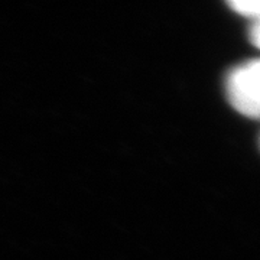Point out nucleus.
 I'll return each mask as SVG.
<instances>
[{
	"label": "nucleus",
	"instance_id": "nucleus-2",
	"mask_svg": "<svg viewBox=\"0 0 260 260\" xmlns=\"http://www.w3.org/2000/svg\"><path fill=\"white\" fill-rule=\"evenodd\" d=\"M230 8L239 15L251 20L249 37L254 47L260 49V0H234L229 3Z\"/></svg>",
	"mask_w": 260,
	"mask_h": 260
},
{
	"label": "nucleus",
	"instance_id": "nucleus-1",
	"mask_svg": "<svg viewBox=\"0 0 260 260\" xmlns=\"http://www.w3.org/2000/svg\"><path fill=\"white\" fill-rule=\"evenodd\" d=\"M225 94L237 112L260 119V59L233 68L225 80Z\"/></svg>",
	"mask_w": 260,
	"mask_h": 260
}]
</instances>
